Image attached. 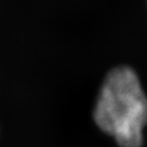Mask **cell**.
I'll return each instance as SVG.
<instances>
[{
  "label": "cell",
  "mask_w": 147,
  "mask_h": 147,
  "mask_svg": "<svg viewBox=\"0 0 147 147\" xmlns=\"http://www.w3.org/2000/svg\"><path fill=\"white\" fill-rule=\"evenodd\" d=\"M101 131L119 147H141L147 125V96L135 71L117 67L106 75L93 109Z\"/></svg>",
  "instance_id": "1"
}]
</instances>
